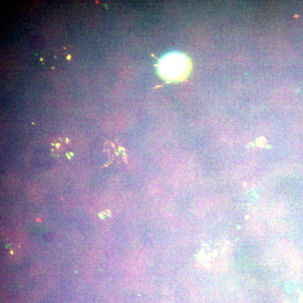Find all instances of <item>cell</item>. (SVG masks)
<instances>
[{"mask_svg":"<svg viewBox=\"0 0 303 303\" xmlns=\"http://www.w3.org/2000/svg\"><path fill=\"white\" fill-rule=\"evenodd\" d=\"M187 69L186 58L182 55L172 54L160 62L159 69L162 75L169 79H176L183 75Z\"/></svg>","mask_w":303,"mask_h":303,"instance_id":"6da1fadb","label":"cell"},{"mask_svg":"<svg viewBox=\"0 0 303 303\" xmlns=\"http://www.w3.org/2000/svg\"><path fill=\"white\" fill-rule=\"evenodd\" d=\"M66 58H67V59H68V60H70V59H71L72 57H71V56H70V55H68V57H66Z\"/></svg>","mask_w":303,"mask_h":303,"instance_id":"7a4b0ae2","label":"cell"},{"mask_svg":"<svg viewBox=\"0 0 303 303\" xmlns=\"http://www.w3.org/2000/svg\"><path fill=\"white\" fill-rule=\"evenodd\" d=\"M43 60V58H40V61H42V60Z\"/></svg>","mask_w":303,"mask_h":303,"instance_id":"3957f363","label":"cell"},{"mask_svg":"<svg viewBox=\"0 0 303 303\" xmlns=\"http://www.w3.org/2000/svg\"><path fill=\"white\" fill-rule=\"evenodd\" d=\"M70 154H71V155H72V156H74V154H73V153H72L70 152Z\"/></svg>","mask_w":303,"mask_h":303,"instance_id":"277c9868","label":"cell"}]
</instances>
